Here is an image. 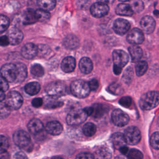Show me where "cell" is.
I'll return each mask as SVG.
<instances>
[{
  "label": "cell",
  "instance_id": "1",
  "mask_svg": "<svg viewBox=\"0 0 159 159\" xmlns=\"http://www.w3.org/2000/svg\"><path fill=\"white\" fill-rule=\"evenodd\" d=\"M159 104V92L148 91L143 94L139 100L140 107L143 110H150Z\"/></svg>",
  "mask_w": 159,
  "mask_h": 159
},
{
  "label": "cell",
  "instance_id": "2",
  "mask_svg": "<svg viewBox=\"0 0 159 159\" xmlns=\"http://www.w3.org/2000/svg\"><path fill=\"white\" fill-rule=\"evenodd\" d=\"M70 90L75 96L78 98H84L89 95L91 89L86 81L83 80H76L71 83Z\"/></svg>",
  "mask_w": 159,
  "mask_h": 159
},
{
  "label": "cell",
  "instance_id": "3",
  "mask_svg": "<svg viewBox=\"0 0 159 159\" xmlns=\"http://www.w3.org/2000/svg\"><path fill=\"white\" fill-rule=\"evenodd\" d=\"M45 91L48 96L59 97L66 93L67 88L63 82L57 81L48 84L45 88Z\"/></svg>",
  "mask_w": 159,
  "mask_h": 159
},
{
  "label": "cell",
  "instance_id": "4",
  "mask_svg": "<svg viewBox=\"0 0 159 159\" xmlns=\"http://www.w3.org/2000/svg\"><path fill=\"white\" fill-rule=\"evenodd\" d=\"M88 116L84 109H75L66 116V122L70 125H78L84 122Z\"/></svg>",
  "mask_w": 159,
  "mask_h": 159
},
{
  "label": "cell",
  "instance_id": "5",
  "mask_svg": "<svg viewBox=\"0 0 159 159\" xmlns=\"http://www.w3.org/2000/svg\"><path fill=\"white\" fill-rule=\"evenodd\" d=\"M13 140L15 144L20 148H27L31 144L29 134L22 130H16L13 134Z\"/></svg>",
  "mask_w": 159,
  "mask_h": 159
},
{
  "label": "cell",
  "instance_id": "6",
  "mask_svg": "<svg viewBox=\"0 0 159 159\" xmlns=\"http://www.w3.org/2000/svg\"><path fill=\"white\" fill-rule=\"evenodd\" d=\"M5 102L11 109L17 110L21 107L23 103V98L19 92L11 91L6 96Z\"/></svg>",
  "mask_w": 159,
  "mask_h": 159
},
{
  "label": "cell",
  "instance_id": "7",
  "mask_svg": "<svg viewBox=\"0 0 159 159\" xmlns=\"http://www.w3.org/2000/svg\"><path fill=\"white\" fill-rule=\"evenodd\" d=\"M0 73L8 82H15L17 76V66L12 63L5 64L1 67Z\"/></svg>",
  "mask_w": 159,
  "mask_h": 159
},
{
  "label": "cell",
  "instance_id": "8",
  "mask_svg": "<svg viewBox=\"0 0 159 159\" xmlns=\"http://www.w3.org/2000/svg\"><path fill=\"white\" fill-rule=\"evenodd\" d=\"M124 135L127 143L131 145L137 144L141 139L140 131L135 126L127 127L124 132Z\"/></svg>",
  "mask_w": 159,
  "mask_h": 159
},
{
  "label": "cell",
  "instance_id": "9",
  "mask_svg": "<svg viewBox=\"0 0 159 159\" xmlns=\"http://www.w3.org/2000/svg\"><path fill=\"white\" fill-rule=\"evenodd\" d=\"M111 118L112 122L118 127H123L127 124L129 121V117L128 115L119 109L113 111Z\"/></svg>",
  "mask_w": 159,
  "mask_h": 159
},
{
  "label": "cell",
  "instance_id": "10",
  "mask_svg": "<svg viewBox=\"0 0 159 159\" xmlns=\"http://www.w3.org/2000/svg\"><path fill=\"white\" fill-rule=\"evenodd\" d=\"M109 7L107 4L98 2L93 4L90 7V12L93 16L96 18H100L107 14Z\"/></svg>",
  "mask_w": 159,
  "mask_h": 159
},
{
  "label": "cell",
  "instance_id": "11",
  "mask_svg": "<svg viewBox=\"0 0 159 159\" xmlns=\"http://www.w3.org/2000/svg\"><path fill=\"white\" fill-rule=\"evenodd\" d=\"M114 65L122 68L129 61L127 53L122 50H115L112 53Z\"/></svg>",
  "mask_w": 159,
  "mask_h": 159
},
{
  "label": "cell",
  "instance_id": "12",
  "mask_svg": "<svg viewBox=\"0 0 159 159\" xmlns=\"http://www.w3.org/2000/svg\"><path fill=\"white\" fill-rule=\"evenodd\" d=\"M144 40L143 32L138 28H134L127 35V41L132 45H139Z\"/></svg>",
  "mask_w": 159,
  "mask_h": 159
},
{
  "label": "cell",
  "instance_id": "13",
  "mask_svg": "<svg viewBox=\"0 0 159 159\" xmlns=\"http://www.w3.org/2000/svg\"><path fill=\"white\" fill-rule=\"evenodd\" d=\"M130 24L129 22L124 19H117L113 24V30L114 32L120 35L126 34L130 29Z\"/></svg>",
  "mask_w": 159,
  "mask_h": 159
},
{
  "label": "cell",
  "instance_id": "14",
  "mask_svg": "<svg viewBox=\"0 0 159 159\" xmlns=\"http://www.w3.org/2000/svg\"><path fill=\"white\" fill-rule=\"evenodd\" d=\"M156 23L154 19L149 16L143 17L140 20V26L146 34H152L155 28Z\"/></svg>",
  "mask_w": 159,
  "mask_h": 159
},
{
  "label": "cell",
  "instance_id": "15",
  "mask_svg": "<svg viewBox=\"0 0 159 159\" xmlns=\"http://www.w3.org/2000/svg\"><path fill=\"white\" fill-rule=\"evenodd\" d=\"M21 54L26 59L34 58L38 54V47L34 43H27L22 48Z\"/></svg>",
  "mask_w": 159,
  "mask_h": 159
},
{
  "label": "cell",
  "instance_id": "16",
  "mask_svg": "<svg viewBox=\"0 0 159 159\" xmlns=\"http://www.w3.org/2000/svg\"><path fill=\"white\" fill-rule=\"evenodd\" d=\"M7 37L9 38V43L12 45L19 44L23 39V33L17 28H11L9 32Z\"/></svg>",
  "mask_w": 159,
  "mask_h": 159
},
{
  "label": "cell",
  "instance_id": "17",
  "mask_svg": "<svg viewBox=\"0 0 159 159\" xmlns=\"http://www.w3.org/2000/svg\"><path fill=\"white\" fill-rule=\"evenodd\" d=\"M27 128L31 134L34 135H37L43 131V125L40 120L34 118L29 122L27 124Z\"/></svg>",
  "mask_w": 159,
  "mask_h": 159
},
{
  "label": "cell",
  "instance_id": "18",
  "mask_svg": "<svg viewBox=\"0 0 159 159\" xmlns=\"http://www.w3.org/2000/svg\"><path fill=\"white\" fill-rule=\"evenodd\" d=\"M46 131L53 135H57L60 134L63 131L62 125L57 120L48 122L45 126Z\"/></svg>",
  "mask_w": 159,
  "mask_h": 159
},
{
  "label": "cell",
  "instance_id": "19",
  "mask_svg": "<svg viewBox=\"0 0 159 159\" xmlns=\"http://www.w3.org/2000/svg\"><path fill=\"white\" fill-rule=\"evenodd\" d=\"M76 66V60L73 57H66L61 61V68L65 73L72 72Z\"/></svg>",
  "mask_w": 159,
  "mask_h": 159
},
{
  "label": "cell",
  "instance_id": "20",
  "mask_svg": "<svg viewBox=\"0 0 159 159\" xmlns=\"http://www.w3.org/2000/svg\"><path fill=\"white\" fill-rule=\"evenodd\" d=\"M79 68L81 71L84 74L91 73L93 68L91 60L88 57H83L79 62Z\"/></svg>",
  "mask_w": 159,
  "mask_h": 159
},
{
  "label": "cell",
  "instance_id": "21",
  "mask_svg": "<svg viewBox=\"0 0 159 159\" xmlns=\"http://www.w3.org/2000/svg\"><path fill=\"white\" fill-rule=\"evenodd\" d=\"M116 12L119 16H131L134 14V11L128 4L120 3L118 4L116 8Z\"/></svg>",
  "mask_w": 159,
  "mask_h": 159
},
{
  "label": "cell",
  "instance_id": "22",
  "mask_svg": "<svg viewBox=\"0 0 159 159\" xmlns=\"http://www.w3.org/2000/svg\"><path fill=\"white\" fill-rule=\"evenodd\" d=\"M111 141L114 147L116 149L119 150L122 147L125 145L126 140L124 135L121 133H115L111 137Z\"/></svg>",
  "mask_w": 159,
  "mask_h": 159
},
{
  "label": "cell",
  "instance_id": "23",
  "mask_svg": "<svg viewBox=\"0 0 159 159\" xmlns=\"http://www.w3.org/2000/svg\"><path fill=\"white\" fill-rule=\"evenodd\" d=\"M64 46L70 50L75 49L77 48L79 45V40L78 37L74 35H68L63 40Z\"/></svg>",
  "mask_w": 159,
  "mask_h": 159
},
{
  "label": "cell",
  "instance_id": "24",
  "mask_svg": "<svg viewBox=\"0 0 159 159\" xmlns=\"http://www.w3.org/2000/svg\"><path fill=\"white\" fill-rule=\"evenodd\" d=\"M128 50L132 61H138L142 57V50L139 46L137 45H131L129 47Z\"/></svg>",
  "mask_w": 159,
  "mask_h": 159
},
{
  "label": "cell",
  "instance_id": "25",
  "mask_svg": "<svg viewBox=\"0 0 159 159\" xmlns=\"http://www.w3.org/2000/svg\"><path fill=\"white\" fill-rule=\"evenodd\" d=\"M37 21L35 11L29 9H27L23 15V23L25 25L31 24Z\"/></svg>",
  "mask_w": 159,
  "mask_h": 159
},
{
  "label": "cell",
  "instance_id": "26",
  "mask_svg": "<svg viewBox=\"0 0 159 159\" xmlns=\"http://www.w3.org/2000/svg\"><path fill=\"white\" fill-rule=\"evenodd\" d=\"M58 97L49 96L45 100V107L48 109H55L60 107L63 105V102L57 99Z\"/></svg>",
  "mask_w": 159,
  "mask_h": 159
},
{
  "label": "cell",
  "instance_id": "27",
  "mask_svg": "<svg viewBox=\"0 0 159 159\" xmlns=\"http://www.w3.org/2000/svg\"><path fill=\"white\" fill-rule=\"evenodd\" d=\"M17 68V76L16 83H20L23 81L27 76V71L25 65L22 63H17L16 64Z\"/></svg>",
  "mask_w": 159,
  "mask_h": 159
},
{
  "label": "cell",
  "instance_id": "28",
  "mask_svg": "<svg viewBox=\"0 0 159 159\" xmlns=\"http://www.w3.org/2000/svg\"><path fill=\"white\" fill-rule=\"evenodd\" d=\"M24 89L28 94L35 95L39 92L40 89V85L37 82H30L25 86Z\"/></svg>",
  "mask_w": 159,
  "mask_h": 159
},
{
  "label": "cell",
  "instance_id": "29",
  "mask_svg": "<svg viewBox=\"0 0 159 159\" xmlns=\"http://www.w3.org/2000/svg\"><path fill=\"white\" fill-rule=\"evenodd\" d=\"M57 0H37V4L40 9L51 11L56 6Z\"/></svg>",
  "mask_w": 159,
  "mask_h": 159
},
{
  "label": "cell",
  "instance_id": "30",
  "mask_svg": "<svg viewBox=\"0 0 159 159\" xmlns=\"http://www.w3.org/2000/svg\"><path fill=\"white\" fill-rule=\"evenodd\" d=\"M93 115L96 118H99L102 117L107 111V107L106 105L101 104H96L93 106Z\"/></svg>",
  "mask_w": 159,
  "mask_h": 159
},
{
  "label": "cell",
  "instance_id": "31",
  "mask_svg": "<svg viewBox=\"0 0 159 159\" xmlns=\"http://www.w3.org/2000/svg\"><path fill=\"white\" fill-rule=\"evenodd\" d=\"M148 69V63L145 61H139L135 65V73L137 76L144 75Z\"/></svg>",
  "mask_w": 159,
  "mask_h": 159
},
{
  "label": "cell",
  "instance_id": "32",
  "mask_svg": "<svg viewBox=\"0 0 159 159\" xmlns=\"http://www.w3.org/2000/svg\"><path fill=\"white\" fill-rule=\"evenodd\" d=\"M35 14L37 19V21L44 22L49 20L50 17V14L48 11L40 9L35 11Z\"/></svg>",
  "mask_w": 159,
  "mask_h": 159
},
{
  "label": "cell",
  "instance_id": "33",
  "mask_svg": "<svg viewBox=\"0 0 159 159\" xmlns=\"http://www.w3.org/2000/svg\"><path fill=\"white\" fill-rule=\"evenodd\" d=\"M83 132V134L88 137L93 136L96 132V127L93 123L88 122L84 125Z\"/></svg>",
  "mask_w": 159,
  "mask_h": 159
},
{
  "label": "cell",
  "instance_id": "34",
  "mask_svg": "<svg viewBox=\"0 0 159 159\" xmlns=\"http://www.w3.org/2000/svg\"><path fill=\"white\" fill-rule=\"evenodd\" d=\"M11 108L6 104V102L0 101V119H3L7 117L11 113Z\"/></svg>",
  "mask_w": 159,
  "mask_h": 159
},
{
  "label": "cell",
  "instance_id": "35",
  "mask_svg": "<svg viewBox=\"0 0 159 159\" xmlns=\"http://www.w3.org/2000/svg\"><path fill=\"white\" fill-rule=\"evenodd\" d=\"M30 72L34 76L41 77L44 74V70L40 65L36 63L31 66Z\"/></svg>",
  "mask_w": 159,
  "mask_h": 159
},
{
  "label": "cell",
  "instance_id": "36",
  "mask_svg": "<svg viewBox=\"0 0 159 159\" xmlns=\"http://www.w3.org/2000/svg\"><path fill=\"white\" fill-rule=\"evenodd\" d=\"M9 143L7 138L4 135H0V155L5 153L8 148Z\"/></svg>",
  "mask_w": 159,
  "mask_h": 159
},
{
  "label": "cell",
  "instance_id": "37",
  "mask_svg": "<svg viewBox=\"0 0 159 159\" xmlns=\"http://www.w3.org/2000/svg\"><path fill=\"white\" fill-rule=\"evenodd\" d=\"M97 158H110L111 157V153L109 150L106 147H102L99 148L96 152Z\"/></svg>",
  "mask_w": 159,
  "mask_h": 159
},
{
  "label": "cell",
  "instance_id": "38",
  "mask_svg": "<svg viewBox=\"0 0 159 159\" xmlns=\"http://www.w3.org/2000/svg\"><path fill=\"white\" fill-rule=\"evenodd\" d=\"M9 25V20L4 15H0V34L6 31Z\"/></svg>",
  "mask_w": 159,
  "mask_h": 159
},
{
  "label": "cell",
  "instance_id": "39",
  "mask_svg": "<svg viewBox=\"0 0 159 159\" xmlns=\"http://www.w3.org/2000/svg\"><path fill=\"white\" fill-rule=\"evenodd\" d=\"M131 7L134 12H140L144 9V4L142 0H133L132 2Z\"/></svg>",
  "mask_w": 159,
  "mask_h": 159
},
{
  "label": "cell",
  "instance_id": "40",
  "mask_svg": "<svg viewBox=\"0 0 159 159\" xmlns=\"http://www.w3.org/2000/svg\"><path fill=\"white\" fill-rule=\"evenodd\" d=\"M127 158L130 159H142L143 155L140 151L137 149H131L127 154Z\"/></svg>",
  "mask_w": 159,
  "mask_h": 159
},
{
  "label": "cell",
  "instance_id": "41",
  "mask_svg": "<svg viewBox=\"0 0 159 159\" xmlns=\"http://www.w3.org/2000/svg\"><path fill=\"white\" fill-rule=\"evenodd\" d=\"M150 145L151 146L155 148V149H159V132H154L150 140Z\"/></svg>",
  "mask_w": 159,
  "mask_h": 159
},
{
  "label": "cell",
  "instance_id": "42",
  "mask_svg": "<svg viewBox=\"0 0 159 159\" xmlns=\"http://www.w3.org/2000/svg\"><path fill=\"white\" fill-rule=\"evenodd\" d=\"M109 91L114 94L118 95L122 94L124 91L123 88L117 83H112L109 86Z\"/></svg>",
  "mask_w": 159,
  "mask_h": 159
},
{
  "label": "cell",
  "instance_id": "43",
  "mask_svg": "<svg viewBox=\"0 0 159 159\" xmlns=\"http://www.w3.org/2000/svg\"><path fill=\"white\" fill-rule=\"evenodd\" d=\"M133 78V70L131 67H128L122 76L123 81L126 83H129Z\"/></svg>",
  "mask_w": 159,
  "mask_h": 159
},
{
  "label": "cell",
  "instance_id": "44",
  "mask_svg": "<svg viewBox=\"0 0 159 159\" xmlns=\"http://www.w3.org/2000/svg\"><path fill=\"white\" fill-rule=\"evenodd\" d=\"M119 102L122 106L129 107L132 104V99L129 96H124L120 98Z\"/></svg>",
  "mask_w": 159,
  "mask_h": 159
},
{
  "label": "cell",
  "instance_id": "45",
  "mask_svg": "<svg viewBox=\"0 0 159 159\" xmlns=\"http://www.w3.org/2000/svg\"><path fill=\"white\" fill-rule=\"evenodd\" d=\"M8 81L2 76H0V89L3 91H6L8 89Z\"/></svg>",
  "mask_w": 159,
  "mask_h": 159
},
{
  "label": "cell",
  "instance_id": "46",
  "mask_svg": "<svg viewBox=\"0 0 159 159\" xmlns=\"http://www.w3.org/2000/svg\"><path fill=\"white\" fill-rule=\"evenodd\" d=\"M95 157L89 153V152H82L79 153L77 156H76V158H79V159H82V158H86V159H92L94 158Z\"/></svg>",
  "mask_w": 159,
  "mask_h": 159
},
{
  "label": "cell",
  "instance_id": "47",
  "mask_svg": "<svg viewBox=\"0 0 159 159\" xmlns=\"http://www.w3.org/2000/svg\"><path fill=\"white\" fill-rule=\"evenodd\" d=\"M89 86L92 91L96 90L99 87V82L96 79H92L88 82Z\"/></svg>",
  "mask_w": 159,
  "mask_h": 159
},
{
  "label": "cell",
  "instance_id": "48",
  "mask_svg": "<svg viewBox=\"0 0 159 159\" xmlns=\"http://www.w3.org/2000/svg\"><path fill=\"white\" fill-rule=\"evenodd\" d=\"M43 104V99L40 98H34L32 101V105L34 107H39Z\"/></svg>",
  "mask_w": 159,
  "mask_h": 159
},
{
  "label": "cell",
  "instance_id": "49",
  "mask_svg": "<svg viewBox=\"0 0 159 159\" xmlns=\"http://www.w3.org/2000/svg\"><path fill=\"white\" fill-rule=\"evenodd\" d=\"M9 44V38L6 35H2L0 37V45L2 47L7 46Z\"/></svg>",
  "mask_w": 159,
  "mask_h": 159
},
{
  "label": "cell",
  "instance_id": "50",
  "mask_svg": "<svg viewBox=\"0 0 159 159\" xmlns=\"http://www.w3.org/2000/svg\"><path fill=\"white\" fill-rule=\"evenodd\" d=\"M14 158H27V156L22 152H19L14 156Z\"/></svg>",
  "mask_w": 159,
  "mask_h": 159
},
{
  "label": "cell",
  "instance_id": "51",
  "mask_svg": "<svg viewBox=\"0 0 159 159\" xmlns=\"http://www.w3.org/2000/svg\"><path fill=\"white\" fill-rule=\"evenodd\" d=\"M120 152L121 153H122L123 155H127L129 151V148L126 146V145H124L123 147H122L120 149H119Z\"/></svg>",
  "mask_w": 159,
  "mask_h": 159
},
{
  "label": "cell",
  "instance_id": "52",
  "mask_svg": "<svg viewBox=\"0 0 159 159\" xmlns=\"http://www.w3.org/2000/svg\"><path fill=\"white\" fill-rule=\"evenodd\" d=\"M84 111L88 114V116H91L93 113V107H87L84 109Z\"/></svg>",
  "mask_w": 159,
  "mask_h": 159
},
{
  "label": "cell",
  "instance_id": "53",
  "mask_svg": "<svg viewBox=\"0 0 159 159\" xmlns=\"http://www.w3.org/2000/svg\"><path fill=\"white\" fill-rule=\"evenodd\" d=\"M122 68H120V67H119V66H116V65H114V66H113V71H114V73L116 74V75H119L120 73H121V71H122Z\"/></svg>",
  "mask_w": 159,
  "mask_h": 159
},
{
  "label": "cell",
  "instance_id": "54",
  "mask_svg": "<svg viewBox=\"0 0 159 159\" xmlns=\"http://www.w3.org/2000/svg\"><path fill=\"white\" fill-rule=\"evenodd\" d=\"M6 98L4 91L0 89V101H2Z\"/></svg>",
  "mask_w": 159,
  "mask_h": 159
},
{
  "label": "cell",
  "instance_id": "55",
  "mask_svg": "<svg viewBox=\"0 0 159 159\" xmlns=\"http://www.w3.org/2000/svg\"><path fill=\"white\" fill-rule=\"evenodd\" d=\"M114 1V0H98V2H102V3L107 4H112Z\"/></svg>",
  "mask_w": 159,
  "mask_h": 159
},
{
  "label": "cell",
  "instance_id": "56",
  "mask_svg": "<svg viewBox=\"0 0 159 159\" xmlns=\"http://www.w3.org/2000/svg\"><path fill=\"white\" fill-rule=\"evenodd\" d=\"M119 1H121V2H126V1H128L129 0H119Z\"/></svg>",
  "mask_w": 159,
  "mask_h": 159
},
{
  "label": "cell",
  "instance_id": "57",
  "mask_svg": "<svg viewBox=\"0 0 159 159\" xmlns=\"http://www.w3.org/2000/svg\"><path fill=\"white\" fill-rule=\"evenodd\" d=\"M157 122H158V125H159V117H158V120H157Z\"/></svg>",
  "mask_w": 159,
  "mask_h": 159
},
{
  "label": "cell",
  "instance_id": "58",
  "mask_svg": "<svg viewBox=\"0 0 159 159\" xmlns=\"http://www.w3.org/2000/svg\"><path fill=\"white\" fill-rule=\"evenodd\" d=\"M57 1H60V0H57Z\"/></svg>",
  "mask_w": 159,
  "mask_h": 159
}]
</instances>
